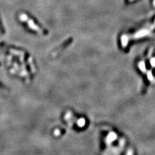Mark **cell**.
<instances>
[{
    "label": "cell",
    "instance_id": "cell-1",
    "mask_svg": "<svg viewBox=\"0 0 155 155\" xmlns=\"http://www.w3.org/2000/svg\"><path fill=\"white\" fill-rule=\"evenodd\" d=\"M154 29H155V20L153 23L148 25L145 28H143L136 32L134 34H125L122 35L121 37V45L123 47H127V44L129 41L133 40V39H137L142 37H146V36H149L151 35L152 32Z\"/></svg>",
    "mask_w": 155,
    "mask_h": 155
},
{
    "label": "cell",
    "instance_id": "cell-2",
    "mask_svg": "<svg viewBox=\"0 0 155 155\" xmlns=\"http://www.w3.org/2000/svg\"><path fill=\"white\" fill-rule=\"evenodd\" d=\"M28 25H29V27H30V28H32V29H33V30H39V28H38L37 26H36L35 24H34V23H33V21H32V20H29V21L28 22Z\"/></svg>",
    "mask_w": 155,
    "mask_h": 155
},
{
    "label": "cell",
    "instance_id": "cell-3",
    "mask_svg": "<svg viewBox=\"0 0 155 155\" xmlns=\"http://www.w3.org/2000/svg\"><path fill=\"white\" fill-rule=\"evenodd\" d=\"M20 19H21V20L23 21H25L28 19V18H27V15H25V14H21L20 16Z\"/></svg>",
    "mask_w": 155,
    "mask_h": 155
},
{
    "label": "cell",
    "instance_id": "cell-4",
    "mask_svg": "<svg viewBox=\"0 0 155 155\" xmlns=\"http://www.w3.org/2000/svg\"><path fill=\"white\" fill-rule=\"evenodd\" d=\"M153 4H154V6L155 7V0H153Z\"/></svg>",
    "mask_w": 155,
    "mask_h": 155
},
{
    "label": "cell",
    "instance_id": "cell-5",
    "mask_svg": "<svg viewBox=\"0 0 155 155\" xmlns=\"http://www.w3.org/2000/svg\"><path fill=\"white\" fill-rule=\"evenodd\" d=\"M130 1H133V0H130Z\"/></svg>",
    "mask_w": 155,
    "mask_h": 155
}]
</instances>
